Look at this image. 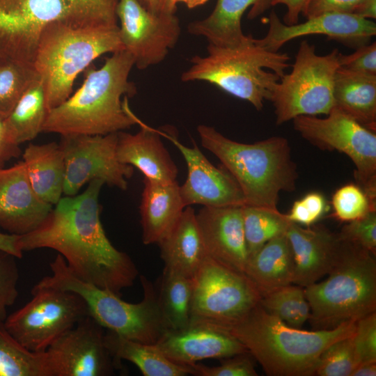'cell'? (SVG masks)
<instances>
[{
    "label": "cell",
    "instance_id": "32",
    "mask_svg": "<svg viewBox=\"0 0 376 376\" xmlns=\"http://www.w3.org/2000/svg\"><path fill=\"white\" fill-rule=\"evenodd\" d=\"M159 284L158 300L168 329L187 327L191 317V278L164 268Z\"/></svg>",
    "mask_w": 376,
    "mask_h": 376
},
{
    "label": "cell",
    "instance_id": "20",
    "mask_svg": "<svg viewBox=\"0 0 376 376\" xmlns=\"http://www.w3.org/2000/svg\"><path fill=\"white\" fill-rule=\"evenodd\" d=\"M196 219L207 254L244 273L249 257L242 206H203Z\"/></svg>",
    "mask_w": 376,
    "mask_h": 376
},
{
    "label": "cell",
    "instance_id": "9",
    "mask_svg": "<svg viewBox=\"0 0 376 376\" xmlns=\"http://www.w3.org/2000/svg\"><path fill=\"white\" fill-rule=\"evenodd\" d=\"M119 0H0V54L33 65L39 36L54 22L118 25Z\"/></svg>",
    "mask_w": 376,
    "mask_h": 376
},
{
    "label": "cell",
    "instance_id": "17",
    "mask_svg": "<svg viewBox=\"0 0 376 376\" xmlns=\"http://www.w3.org/2000/svg\"><path fill=\"white\" fill-rule=\"evenodd\" d=\"M306 19L301 24L287 25L272 10L267 33L264 38L256 39V42L267 50L278 52L292 39L318 34L357 49L368 44L376 35L375 22L350 13L328 12Z\"/></svg>",
    "mask_w": 376,
    "mask_h": 376
},
{
    "label": "cell",
    "instance_id": "53",
    "mask_svg": "<svg viewBox=\"0 0 376 376\" xmlns=\"http://www.w3.org/2000/svg\"><path fill=\"white\" fill-rule=\"evenodd\" d=\"M208 0H172L174 7L177 8L179 3H183L188 8L192 9L202 6L207 2Z\"/></svg>",
    "mask_w": 376,
    "mask_h": 376
},
{
    "label": "cell",
    "instance_id": "18",
    "mask_svg": "<svg viewBox=\"0 0 376 376\" xmlns=\"http://www.w3.org/2000/svg\"><path fill=\"white\" fill-rule=\"evenodd\" d=\"M157 131L177 147L186 162L187 177L180 186L185 207L197 204L206 207L244 205L243 194L235 179L223 166H214L194 141L192 147H187L171 133Z\"/></svg>",
    "mask_w": 376,
    "mask_h": 376
},
{
    "label": "cell",
    "instance_id": "36",
    "mask_svg": "<svg viewBox=\"0 0 376 376\" xmlns=\"http://www.w3.org/2000/svg\"><path fill=\"white\" fill-rule=\"evenodd\" d=\"M259 304L267 313L295 328H301L310 318L304 288L295 284L263 295Z\"/></svg>",
    "mask_w": 376,
    "mask_h": 376
},
{
    "label": "cell",
    "instance_id": "13",
    "mask_svg": "<svg viewBox=\"0 0 376 376\" xmlns=\"http://www.w3.org/2000/svg\"><path fill=\"white\" fill-rule=\"evenodd\" d=\"M325 118L299 116L294 130L322 150L347 155L355 166L357 184L376 201V132L372 131L334 107Z\"/></svg>",
    "mask_w": 376,
    "mask_h": 376
},
{
    "label": "cell",
    "instance_id": "33",
    "mask_svg": "<svg viewBox=\"0 0 376 376\" xmlns=\"http://www.w3.org/2000/svg\"><path fill=\"white\" fill-rule=\"evenodd\" d=\"M0 376H50L46 352H32L0 322Z\"/></svg>",
    "mask_w": 376,
    "mask_h": 376
},
{
    "label": "cell",
    "instance_id": "26",
    "mask_svg": "<svg viewBox=\"0 0 376 376\" xmlns=\"http://www.w3.org/2000/svg\"><path fill=\"white\" fill-rule=\"evenodd\" d=\"M244 274L257 288L261 297L293 284L294 260L285 233L267 242L251 256Z\"/></svg>",
    "mask_w": 376,
    "mask_h": 376
},
{
    "label": "cell",
    "instance_id": "23",
    "mask_svg": "<svg viewBox=\"0 0 376 376\" xmlns=\"http://www.w3.org/2000/svg\"><path fill=\"white\" fill-rule=\"evenodd\" d=\"M141 130L130 134L118 132L117 156L120 162L138 169L146 178L160 183L177 181L178 170L164 146L157 130L136 117Z\"/></svg>",
    "mask_w": 376,
    "mask_h": 376
},
{
    "label": "cell",
    "instance_id": "27",
    "mask_svg": "<svg viewBox=\"0 0 376 376\" xmlns=\"http://www.w3.org/2000/svg\"><path fill=\"white\" fill-rule=\"evenodd\" d=\"M27 175L36 194L55 205L63 194L64 153L59 143H30L23 155Z\"/></svg>",
    "mask_w": 376,
    "mask_h": 376
},
{
    "label": "cell",
    "instance_id": "1",
    "mask_svg": "<svg viewBox=\"0 0 376 376\" xmlns=\"http://www.w3.org/2000/svg\"><path fill=\"white\" fill-rule=\"evenodd\" d=\"M104 182L91 181L79 194L65 196L35 230L19 235L20 250L50 249L80 279L118 295L139 272L133 260L107 237L100 220L99 196Z\"/></svg>",
    "mask_w": 376,
    "mask_h": 376
},
{
    "label": "cell",
    "instance_id": "2",
    "mask_svg": "<svg viewBox=\"0 0 376 376\" xmlns=\"http://www.w3.org/2000/svg\"><path fill=\"white\" fill-rule=\"evenodd\" d=\"M133 66L134 58L126 50L113 53L99 69L89 65L81 86L48 111L42 132L105 135L136 125V116L128 105V97L137 93L129 80Z\"/></svg>",
    "mask_w": 376,
    "mask_h": 376
},
{
    "label": "cell",
    "instance_id": "6",
    "mask_svg": "<svg viewBox=\"0 0 376 376\" xmlns=\"http://www.w3.org/2000/svg\"><path fill=\"white\" fill-rule=\"evenodd\" d=\"M338 239L328 277L304 288L310 306L309 320L316 329H333L376 312L375 255Z\"/></svg>",
    "mask_w": 376,
    "mask_h": 376
},
{
    "label": "cell",
    "instance_id": "42",
    "mask_svg": "<svg viewBox=\"0 0 376 376\" xmlns=\"http://www.w3.org/2000/svg\"><path fill=\"white\" fill-rule=\"evenodd\" d=\"M328 207L324 195L319 192H310L295 201L287 219L292 223L304 226H313L327 211Z\"/></svg>",
    "mask_w": 376,
    "mask_h": 376
},
{
    "label": "cell",
    "instance_id": "8",
    "mask_svg": "<svg viewBox=\"0 0 376 376\" xmlns=\"http://www.w3.org/2000/svg\"><path fill=\"white\" fill-rule=\"evenodd\" d=\"M52 274L37 283L77 293L85 301L88 314L104 329L126 338L156 344L168 330L157 290L144 276H140L143 297L139 303L127 302L110 290L100 288L78 278L58 253L49 263Z\"/></svg>",
    "mask_w": 376,
    "mask_h": 376
},
{
    "label": "cell",
    "instance_id": "44",
    "mask_svg": "<svg viewBox=\"0 0 376 376\" xmlns=\"http://www.w3.org/2000/svg\"><path fill=\"white\" fill-rule=\"evenodd\" d=\"M338 61L342 68L376 75V42L362 45L351 54L340 52Z\"/></svg>",
    "mask_w": 376,
    "mask_h": 376
},
{
    "label": "cell",
    "instance_id": "52",
    "mask_svg": "<svg viewBox=\"0 0 376 376\" xmlns=\"http://www.w3.org/2000/svg\"><path fill=\"white\" fill-rule=\"evenodd\" d=\"M270 2L271 0H258L256 3L252 6L251 9L248 14V18L249 19H253L262 14L271 6Z\"/></svg>",
    "mask_w": 376,
    "mask_h": 376
},
{
    "label": "cell",
    "instance_id": "34",
    "mask_svg": "<svg viewBox=\"0 0 376 376\" xmlns=\"http://www.w3.org/2000/svg\"><path fill=\"white\" fill-rule=\"evenodd\" d=\"M242 211L249 258L267 242L285 233L290 224L286 214L280 212L278 209L244 205L242 206Z\"/></svg>",
    "mask_w": 376,
    "mask_h": 376
},
{
    "label": "cell",
    "instance_id": "38",
    "mask_svg": "<svg viewBox=\"0 0 376 376\" xmlns=\"http://www.w3.org/2000/svg\"><path fill=\"white\" fill-rule=\"evenodd\" d=\"M353 334L333 343L324 350L318 360L314 375L351 376L359 364Z\"/></svg>",
    "mask_w": 376,
    "mask_h": 376
},
{
    "label": "cell",
    "instance_id": "41",
    "mask_svg": "<svg viewBox=\"0 0 376 376\" xmlns=\"http://www.w3.org/2000/svg\"><path fill=\"white\" fill-rule=\"evenodd\" d=\"M337 234L341 240L357 244L375 255L376 211L347 222Z\"/></svg>",
    "mask_w": 376,
    "mask_h": 376
},
{
    "label": "cell",
    "instance_id": "39",
    "mask_svg": "<svg viewBox=\"0 0 376 376\" xmlns=\"http://www.w3.org/2000/svg\"><path fill=\"white\" fill-rule=\"evenodd\" d=\"M17 258L0 249V322L5 321L7 308L15 302L18 296L19 272Z\"/></svg>",
    "mask_w": 376,
    "mask_h": 376
},
{
    "label": "cell",
    "instance_id": "31",
    "mask_svg": "<svg viewBox=\"0 0 376 376\" xmlns=\"http://www.w3.org/2000/svg\"><path fill=\"white\" fill-rule=\"evenodd\" d=\"M47 113L45 90L40 77L32 82L4 119L10 138L18 145L34 139L42 132Z\"/></svg>",
    "mask_w": 376,
    "mask_h": 376
},
{
    "label": "cell",
    "instance_id": "5",
    "mask_svg": "<svg viewBox=\"0 0 376 376\" xmlns=\"http://www.w3.org/2000/svg\"><path fill=\"white\" fill-rule=\"evenodd\" d=\"M122 50L118 25L54 22L46 26L39 36L33 66L44 84L48 111L72 94L75 79L95 59Z\"/></svg>",
    "mask_w": 376,
    "mask_h": 376
},
{
    "label": "cell",
    "instance_id": "14",
    "mask_svg": "<svg viewBox=\"0 0 376 376\" xmlns=\"http://www.w3.org/2000/svg\"><path fill=\"white\" fill-rule=\"evenodd\" d=\"M117 143L118 132L61 136L59 144L65 166L63 194L77 195L84 185L95 179L126 190L134 167L119 161Z\"/></svg>",
    "mask_w": 376,
    "mask_h": 376
},
{
    "label": "cell",
    "instance_id": "15",
    "mask_svg": "<svg viewBox=\"0 0 376 376\" xmlns=\"http://www.w3.org/2000/svg\"><path fill=\"white\" fill-rule=\"evenodd\" d=\"M105 329L91 315L46 350L50 376H110L122 368L104 343Z\"/></svg>",
    "mask_w": 376,
    "mask_h": 376
},
{
    "label": "cell",
    "instance_id": "19",
    "mask_svg": "<svg viewBox=\"0 0 376 376\" xmlns=\"http://www.w3.org/2000/svg\"><path fill=\"white\" fill-rule=\"evenodd\" d=\"M52 205L34 191L23 161L0 169V228L23 235L45 220Z\"/></svg>",
    "mask_w": 376,
    "mask_h": 376
},
{
    "label": "cell",
    "instance_id": "25",
    "mask_svg": "<svg viewBox=\"0 0 376 376\" xmlns=\"http://www.w3.org/2000/svg\"><path fill=\"white\" fill-rule=\"evenodd\" d=\"M164 268L192 278L208 255L196 213L186 207L180 217L158 244Z\"/></svg>",
    "mask_w": 376,
    "mask_h": 376
},
{
    "label": "cell",
    "instance_id": "22",
    "mask_svg": "<svg viewBox=\"0 0 376 376\" xmlns=\"http://www.w3.org/2000/svg\"><path fill=\"white\" fill-rule=\"evenodd\" d=\"M290 222L285 234L294 260L293 284L305 288L327 275L336 260L337 233L322 226H306Z\"/></svg>",
    "mask_w": 376,
    "mask_h": 376
},
{
    "label": "cell",
    "instance_id": "29",
    "mask_svg": "<svg viewBox=\"0 0 376 376\" xmlns=\"http://www.w3.org/2000/svg\"><path fill=\"white\" fill-rule=\"evenodd\" d=\"M258 0H217L212 12L205 18L190 22L187 31L205 38L208 45L233 47L246 42L251 35H245L241 20L245 10Z\"/></svg>",
    "mask_w": 376,
    "mask_h": 376
},
{
    "label": "cell",
    "instance_id": "40",
    "mask_svg": "<svg viewBox=\"0 0 376 376\" xmlns=\"http://www.w3.org/2000/svg\"><path fill=\"white\" fill-rule=\"evenodd\" d=\"M249 352L222 359L220 365L207 366L195 363L189 365L198 376H257L254 363Z\"/></svg>",
    "mask_w": 376,
    "mask_h": 376
},
{
    "label": "cell",
    "instance_id": "37",
    "mask_svg": "<svg viewBox=\"0 0 376 376\" xmlns=\"http://www.w3.org/2000/svg\"><path fill=\"white\" fill-rule=\"evenodd\" d=\"M331 205V217L346 223L376 211V201L370 198L357 184H347L336 190Z\"/></svg>",
    "mask_w": 376,
    "mask_h": 376
},
{
    "label": "cell",
    "instance_id": "45",
    "mask_svg": "<svg viewBox=\"0 0 376 376\" xmlns=\"http://www.w3.org/2000/svg\"><path fill=\"white\" fill-rule=\"evenodd\" d=\"M363 0H311L304 15L306 18L328 13L353 14Z\"/></svg>",
    "mask_w": 376,
    "mask_h": 376
},
{
    "label": "cell",
    "instance_id": "21",
    "mask_svg": "<svg viewBox=\"0 0 376 376\" xmlns=\"http://www.w3.org/2000/svg\"><path fill=\"white\" fill-rule=\"evenodd\" d=\"M172 361L185 366L207 359H224L248 352L227 331L210 326L189 325L166 330L155 344Z\"/></svg>",
    "mask_w": 376,
    "mask_h": 376
},
{
    "label": "cell",
    "instance_id": "48",
    "mask_svg": "<svg viewBox=\"0 0 376 376\" xmlns=\"http://www.w3.org/2000/svg\"><path fill=\"white\" fill-rule=\"evenodd\" d=\"M148 12L155 15L175 13L172 0H137Z\"/></svg>",
    "mask_w": 376,
    "mask_h": 376
},
{
    "label": "cell",
    "instance_id": "49",
    "mask_svg": "<svg viewBox=\"0 0 376 376\" xmlns=\"http://www.w3.org/2000/svg\"><path fill=\"white\" fill-rule=\"evenodd\" d=\"M19 235L0 233V249L13 254L17 258L22 257L23 252L19 246Z\"/></svg>",
    "mask_w": 376,
    "mask_h": 376
},
{
    "label": "cell",
    "instance_id": "4",
    "mask_svg": "<svg viewBox=\"0 0 376 376\" xmlns=\"http://www.w3.org/2000/svg\"><path fill=\"white\" fill-rule=\"evenodd\" d=\"M197 132L202 146L219 159L237 183L244 205L277 210L280 194L296 189L297 166L285 137L246 143L206 125H198Z\"/></svg>",
    "mask_w": 376,
    "mask_h": 376
},
{
    "label": "cell",
    "instance_id": "43",
    "mask_svg": "<svg viewBox=\"0 0 376 376\" xmlns=\"http://www.w3.org/2000/svg\"><path fill=\"white\" fill-rule=\"evenodd\" d=\"M353 342L359 364L376 361V312L356 321Z\"/></svg>",
    "mask_w": 376,
    "mask_h": 376
},
{
    "label": "cell",
    "instance_id": "12",
    "mask_svg": "<svg viewBox=\"0 0 376 376\" xmlns=\"http://www.w3.org/2000/svg\"><path fill=\"white\" fill-rule=\"evenodd\" d=\"M32 298L3 322L8 331L28 350L42 352L60 336L89 315L77 293L42 286L31 290Z\"/></svg>",
    "mask_w": 376,
    "mask_h": 376
},
{
    "label": "cell",
    "instance_id": "24",
    "mask_svg": "<svg viewBox=\"0 0 376 376\" xmlns=\"http://www.w3.org/2000/svg\"><path fill=\"white\" fill-rule=\"evenodd\" d=\"M185 207L177 181L160 183L144 178L139 206L143 243L158 244L171 231Z\"/></svg>",
    "mask_w": 376,
    "mask_h": 376
},
{
    "label": "cell",
    "instance_id": "16",
    "mask_svg": "<svg viewBox=\"0 0 376 376\" xmlns=\"http://www.w3.org/2000/svg\"><path fill=\"white\" fill-rule=\"evenodd\" d=\"M116 15L124 49L139 70L163 61L178 43L181 29L175 13L155 15L137 0H119Z\"/></svg>",
    "mask_w": 376,
    "mask_h": 376
},
{
    "label": "cell",
    "instance_id": "7",
    "mask_svg": "<svg viewBox=\"0 0 376 376\" xmlns=\"http://www.w3.org/2000/svg\"><path fill=\"white\" fill-rule=\"evenodd\" d=\"M205 56L189 59L190 67L182 72L184 82L203 81L226 93L251 104L260 111L290 66L287 53L272 52L256 42L252 36L245 43L233 47L210 45Z\"/></svg>",
    "mask_w": 376,
    "mask_h": 376
},
{
    "label": "cell",
    "instance_id": "28",
    "mask_svg": "<svg viewBox=\"0 0 376 376\" xmlns=\"http://www.w3.org/2000/svg\"><path fill=\"white\" fill-rule=\"evenodd\" d=\"M335 107L376 132V75L339 67L334 82Z\"/></svg>",
    "mask_w": 376,
    "mask_h": 376
},
{
    "label": "cell",
    "instance_id": "35",
    "mask_svg": "<svg viewBox=\"0 0 376 376\" xmlns=\"http://www.w3.org/2000/svg\"><path fill=\"white\" fill-rule=\"evenodd\" d=\"M39 74L31 64L0 54V118L11 113Z\"/></svg>",
    "mask_w": 376,
    "mask_h": 376
},
{
    "label": "cell",
    "instance_id": "11",
    "mask_svg": "<svg viewBox=\"0 0 376 376\" xmlns=\"http://www.w3.org/2000/svg\"><path fill=\"white\" fill-rule=\"evenodd\" d=\"M189 325L221 327L248 313L261 299L253 282L207 255L191 278Z\"/></svg>",
    "mask_w": 376,
    "mask_h": 376
},
{
    "label": "cell",
    "instance_id": "47",
    "mask_svg": "<svg viewBox=\"0 0 376 376\" xmlns=\"http://www.w3.org/2000/svg\"><path fill=\"white\" fill-rule=\"evenodd\" d=\"M22 154L19 145L10 136L4 120L0 118V157L6 162L13 158H17Z\"/></svg>",
    "mask_w": 376,
    "mask_h": 376
},
{
    "label": "cell",
    "instance_id": "30",
    "mask_svg": "<svg viewBox=\"0 0 376 376\" xmlns=\"http://www.w3.org/2000/svg\"><path fill=\"white\" fill-rule=\"evenodd\" d=\"M104 343L116 359L134 363L144 376L195 375L191 366L172 361L155 344L130 340L108 330L104 334Z\"/></svg>",
    "mask_w": 376,
    "mask_h": 376
},
{
    "label": "cell",
    "instance_id": "51",
    "mask_svg": "<svg viewBox=\"0 0 376 376\" xmlns=\"http://www.w3.org/2000/svg\"><path fill=\"white\" fill-rule=\"evenodd\" d=\"M376 361L359 363L352 371L351 376H375Z\"/></svg>",
    "mask_w": 376,
    "mask_h": 376
},
{
    "label": "cell",
    "instance_id": "3",
    "mask_svg": "<svg viewBox=\"0 0 376 376\" xmlns=\"http://www.w3.org/2000/svg\"><path fill=\"white\" fill-rule=\"evenodd\" d=\"M356 321L330 329L302 330L267 313L258 303L237 322L221 327L246 349L267 375L311 376L333 343L352 335Z\"/></svg>",
    "mask_w": 376,
    "mask_h": 376
},
{
    "label": "cell",
    "instance_id": "10",
    "mask_svg": "<svg viewBox=\"0 0 376 376\" xmlns=\"http://www.w3.org/2000/svg\"><path fill=\"white\" fill-rule=\"evenodd\" d=\"M339 54L334 49L326 55H318L313 45L306 40L300 42L291 72L281 77L269 100L276 125L299 116L329 113L334 106V82Z\"/></svg>",
    "mask_w": 376,
    "mask_h": 376
},
{
    "label": "cell",
    "instance_id": "46",
    "mask_svg": "<svg viewBox=\"0 0 376 376\" xmlns=\"http://www.w3.org/2000/svg\"><path fill=\"white\" fill-rule=\"evenodd\" d=\"M311 0H271V6L278 4L285 5L287 13L283 17L284 24L292 25L297 24L299 16L304 15Z\"/></svg>",
    "mask_w": 376,
    "mask_h": 376
},
{
    "label": "cell",
    "instance_id": "50",
    "mask_svg": "<svg viewBox=\"0 0 376 376\" xmlns=\"http://www.w3.org/2000/svg\"><path fill=\"white\" fill-rule=\"evenodd\" d=\"M352 15L368 19H375L376 18V0H363Z\"/></svg>",
    "mask_w": 376,
    "mask_h": 376
},
{
    "label": "cell",
    "instance_id": "54",
    "mask_svg": "<svg viewBox=\"0 0 376 376\" xmlns=\"http://www.w3.org/2000/svg\"><path fill=\"white\" fill-rule=\"evenodd\" d=\"M5 163L6 162L0 157V169L3 168Z\"/></svg>",
    "mask_w": 376,
    "mask_h": 376
}]
</instances>
